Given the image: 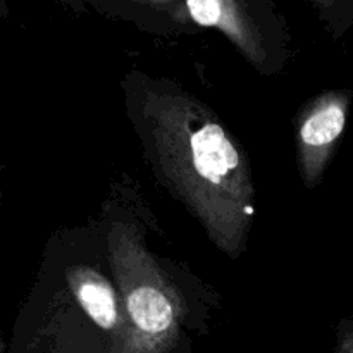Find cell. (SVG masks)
I'll return each mask as SVG.
<instances>
[{"mask_svg": "<svg viewBox=\"0 0 353 353\" xmlns=\"http://www.w3.org/2000/svg\"><path fill=\"white\" fill-rule=\"evenodd\" d=\"M76 296L90 319L102 330H110L117 321L116 300L105 283L99 279H85L76 286Z\"/></svg>", "mask_w": 353, "mask_h": 353, "instance_id": "3", "label": "cell"}, {"mask_svg": "<svg viewBox=\"0 0 353 353\" xmlns=\"http://www.w3.org/2000/svg\"><path fill=\"white\" fill-rule=\"evenodd\" d=\"M192 152L196 172L210 183L223 181L240 162L238 152L228 140L223 128L212 123L193 133Z\"/></svg>", "mask_w": 353, "mask_h": 353, "instance_id": "1", "label": "cell"}, {"mask_svg": "<svg viewBox=\"0 0 353 353\" xmlns=\"http://www.w3.org/2000/svg\"><path fill=\"white\" fill-rule=\"evenodd\" d=\"M345 128V112L341 107L330 105L312 114L302 126L300 137L310 147H323L341 134Z\"/></svg>", "mask_w": 353, "mask_h": 353, "instance_id": "4", "label": "cell"}, {"mask_svg": "<svg viewBox=\"0 0 353 353\" xmlns=\"http://www.w3.org/2000/svg\"><path fill=\"white\" fill-rule=\"evenodd\" d=\"M3 7V0H0V9H2Z\"/></svg>", "mask_w": 353, "mask_h": 353, "instance_id": "5", "label": "cell"}, {"mask_svg": "<svg viewBox=\"0 0 353 353\" xmlns=\"http://www.w3.org/2000/svg\"><path fill=\"white\" fill-rule=\"evenodd\" d=\"M128 312L134 326L141 333L152 334V336L165 333L171 327L172 317H174L169 300L152 286H140L130 293Z\"/></svg>", "mask_w": 353, "mask_h": 353, "instance_id": "2", "label": "cell"}]
</instances>
